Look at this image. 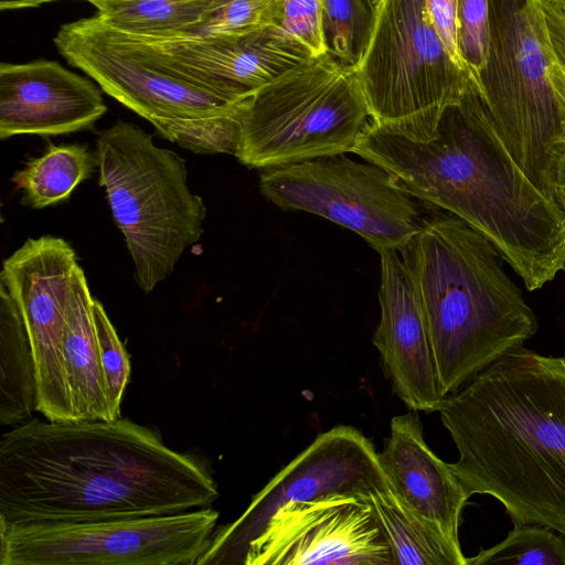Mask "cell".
Here are the masks:
<instances>
[{"instance_id":"6da1fadb","label":"cell","mask_w":565,"mask_h":565,"mask_svg":"<svg viewBox=\"0 0 565 565\" xmlns=\"http://www.w3.org/2000/svg\"><path fill=\"white\" fill-rule=\"evenodd\" d=\"M217 498L202 462L126 418L29 419L0 440V525L174 514Z\"/></svg>"},{"instance_id":"7a4b0ae2","label":"cell","mask_w":565,"mask_h":565,"mask_svg":"<svg viewBox=\"0 0 565 565\" xmlns=\"http://www.w3.org/2000/svg\"><path fill=\"white\" fill-rule=\"evenodd\" d=\"M353 153L395 175L407 191L486 236L530 290L565 266V210L511 157L473 83L416 140L372 121Z\"/></svg>"},{"instance_id":"3957f363","label":"cell","mask_w":565,"mask_h":565,"mask_svg":"<svg viewBox=\"0 0 565 565\" xmlns=\"http://www.w3.org/2000/svg\"><path fill=\"white\" fill-rule=\"evenodd\" d=\"M469 497L499 500L513 524L565 536V355L511 350L448 394L438 409Z\"/></svg>"},{"instance_id":"277c9868","label":"cell","mask_w":565,"mask_h":565,"mask_svg":"<svg viewBox=\"0 0 565 565\" xmlns=\"http://www.w3.org/2000/svg\"><path fill=\"white\" fill-rule=\"evenodd\" d=\"M399 253L419 294L445 396L536 332L498 249L461 218L439 210L423 217Z\"/></svg>"},{"instance_id":"5b68a950","label":"cell","mask_w":565,"mask_h":565,"mask_svg":"<svg viewBox=\"0 0 565 565\" xmlns=\"http://www.w3.org/2000/svg\"><path fill=\"white\" fill-rule=\"evenodd\" d=\"M554 62L541 0H490L488 56L477 88L511 157L553 201L565 148V108L552 79Z\"/></svg>"},{"instance_id":"8992f818","label":"cell","mask_w":565,"mask_h":565,"mask_svg":"<svg viewBox=\"0 0 565 565\" xmlns=\"http://www.w3.org/2000/svg\"><path fill=\"white\" fill-rule=\"evenodd\" d=\"M95 154L99 185L148 294L199 241L206 207L190 191L184 159L134 124L117 120L100 131Z\"/></svg>"},{"instance_id":"52a82bcc","label":"cell","mask_w":565,"mask_h":565,"mask_svg":"<svg viewBox=\"0 0 565 565\" xmlns=\"http://www.w3.org/2000/svg\"><path fill=\"white\" fill-rule=\"evenodd\" d=\"M369 118L354 67L326 53L242 100L236 158L273 169L352 152Z\"/></svg>"},{"instance_id":"ba28073f","label":"cell","mask_w":565,"mask_h":565,"mask_svg":"<svg viewBox=\"0 0 565 565\" xmlns=\"http://www.w3.org/2000/svg\"><path fill=\"white\" fill-rule=\"evenodd\" d=\"M372 35L354 71L370 119L424 140L472 78L436 30L425 0H376Z\"/></svg>"},{"instance_id":"9c48e42d","label":"cell","mask_w":565,"mask_h":565,"mask_svg":"<svg viewBox=\"0 0 565 565\" xmlns=\"http://www.w3.org/2000/svg\"><path fill=\"white\" fill-rule=\"evenodd\" d=\"M218 512L73 523L0 525V565H193Z\"/></svg>"},{"instance_id":"30bf717a","label":"cell","mask_w":565,"mask_h":565,"mask_svg":"<svg viewBox=\"0 0 565 565\" xmlns=\"http://www.w3.org/2000/svg\"><path fill=\"white\" fill-rule=\"evenodd\" d=\"M259 186L278 207L334 222L362 236L379 253L401 252L422 227L414 196L395 175L344 153L266 169Z\"/></svg>"},{"instance_id":"8fae6325","label":"cell","mask_w":565,"mask_h":565,"mask_svg":"<svg viewBox=\"0 0 565 565\" xmlns=\"http://www.w3.org/2000/svg\"><path fill=\"white\" fill-rule=\"evenodd\" d=\"M388 490L373 444L351 426H335L319 434L284 467L236 521L215 530L198 565L241 563L247 544L285 502L327 493L367 498L376 491Z\"/></svg>"},{"instance_id":"7c38bea8","label":"cell","mask_w":565,"mask_h":565,"mask_svg":"<svg viewBox=\"0 0 565 565\" xmlns=\"http://www.w3.org/2000/svg\"><path fill=\"white\" fill-rule=\"evenodd\" d=\"M78 265L72 245L51 235L28 238L2 263L0 282L14 300L31 343L36 411L51 422L75 420L67 386L63 342Z\"/></svg>"},{"instance_id":"4fadbf2b","label":"cell","mask_w":565,"mask_h":565,"mask_svg":"<svg viewBox=\"0 0 565 565\" xmlns=\"http://www.w3.org/2000/svg\"><path fill=\"white\" fill-rule=\"evenodd\" d=\"M245 565H393L366 498L327 493L280 504L247 544Z\"/></svg>"},{"instance_id":"5bb4252c","label":"cell","mask_w":565,"mask_h":565,"mask_svg":"<svg viewBox=\"0 0 565 565\" xmlns=\"http://www.w3.org/2000/svg\"><path fill=\"white\" fill-rule=\"evenodd\" d=\"M99 25L128 52L234 104L312 58L305 46L274 26L239 35L149 39Z\"/></svg>"},{"instance_id":"9a60e30c","label":"cell","mask_w":565,"mask_h":565,"mask_svg":"<svg viewBox=\"0 0 565 565\" xmlns=\"http://www.w3.org/2000/svg\"><path fill=\"white\" fill-rule=\"evenodd\" d=\"M54 43L71 65L148 121L209 117L237 104L128 52L105 35L94 17L62 25Z\"/></svg>"},{"instance_id":"2e32d148","label":"cell","mask_w":565,"mask_h":565,"mask_svg":"<svg viewBox=\"0 0 565 565\" xmlns=\"http://www.w3.org/2000/svg\"><path fill=\"white\" fill-rule=\"evenodd\" d=\"M380 254V322L373 344L396 395L415 412H438L439 386L428 327L411 269L398 250Z\"/></svg>"},{"instance_id":"e0dca14e","label":"cell","mask_w":565,"mask_h":565,"mask_svg":"<svg viewBox=\"0 0 565 565\" xmlns=\"http://www.w3.org/2000/svg\"><path fill=\"white\" fill-rule=\"evenodd\" d=\"M107 111L89 79L56 61L0 65V138L89 130Z\"/></svg>"},{"instance_id":"ac0fdd59","label":"cell","mask_w":565,"mask_h":565,"mask_svg":"<svg viewBox=\"0 0 565 565\" xmlns=\"http://www.w3.org/2000/svg\"><path fill=\"white\" fill-rule=\"evenodd\" d=\"M379 461L395 500L408 512L459 542L461 514L470 498L450 463L424 439L417 412L391 420V435Z\"/></svg>"},{"instance_id":"d6986e66","label":"cell","mask_w":565,"mask_h":565,"mask_svg":"<svg viewBox=\"0 0 565 565\" xmlns=\"http://www.w3.org/2000/svg\"><path fill=\"white\" fill-rule=\"evenodd\" d=\"M93 301L85 274L77 265L63 342L67 386L75 420H114L104 386Z\"/></svg>"},{"instance_id":"ffe728a7","label":"cell","mask_w":565,"mask_h":565,"mask_svg":"<svg viewBox=\"0 0 565 565\" xmlns=\"http://www.w3.org/2000/svg\"><path fill=\"white\" fill-rule=\"evenodd\" d=\"M33 352L18 307L0 282V424L18 426L36 409Z\"/></svg>"},{"instance_id":"44dd1931","label":"cell","mask_w":565,"mask_h":565,"mask_svg":"<svg viewBox=\"0 0 565 565\" xmlns=\"http://www.w3.org/2000/svg\"><path fill=\"white\" fill-rule=\"evenodd\" d=\"M94 18L108 29L136 38L189 35L204 23L222 0H84Z\"/></svg>"},{"instance_id":"7402d4cb","label":"cell","mask_w":565,"mask_h":565,"mask_svg":"<svg viewBox=\"0 0 565 565\" xmlns=\"http://www.w3.org/2000/svg\"><path fill=\"white\" fill-rule=\"evenodd\" d=\"M390 545L394 564L467 565L460 542H455L404 509L391 490L366 498Z\"/></svg>"},{"instance_id":"603a6c76","label":"cell","mask_w":565,"mask_h":565,"mask_svg":"<svg viewBox=\"0 0 565 565\" xmlns=\"http://www.w3.org/2000/svg\"><path fill=\"white\" fill-rule=\"evenodd\" d=\"M96 166V154L86 145L51 143L41 157L28 160L11 181L22 191V204L43 209L67 200Z\"/></svg>"},{"instance_id":"cb8c5ba5","label":"cell","mask_w":565,"mask_h":565,"mask_svg":"<svg viewBox=\"0 0 565 565\" xmlns=\"http://www.w3.org/2000/svg\"><path fill=\"white\" fill-rule=\"evenodd\" d=\"M322 28L327 53L354 66L372 35L376 7L372 0H321Z\"/></svg>"},{"instance_id":"d4e9b609","label":"cell","mask_w":565,"mask_h":565,"mask_svg":"<svg viewBox=\"0 0 565 565\" xmlns=\"http://www.w3.org/2000/svg\"><path fill=\"white\" fill-rule=\"evenodd\" d=\"M241 103L214 116L150 122L161 136L193 152L226 153L236 157L243 135Z\"/></svg>"},{"instance_id":"484cf974","label":"cell","mask_w":565,"mask_h":565,"mask_svg":"<svg viewBox=\"0 0 565 565\" xmlns=\"http://www.w3.org/2000/svg\"><path fill=\"white\" fill-rule=\"evenodd\" d=\"M486 564L565 565V536L542 524H513L502 542L467 558V565Z\"/></svg>"},{"instance_id":"4316f807","label":"cell","mask_w":565,"mask_h":565,"mask_svg":"<svg viewBox=\"0 0 565 565\" xmlns=\"http://www.w3.org/2000/svg\"><path fill=\"white\" fill-rule=\"evenodd\" d=\"M93 318L108 408L111 419H117L130 376V361L103 305L96 299L93 301Z\"/></svg>"},{"instance_id":"83f0119b","label":"cell","mask_w":565,"mask_h":565,"mask_svg":"<svg viewBox=\"0 0 565 565\" xmlns=\"http://www.w3.org/2000/svg\"><path fill=\"white\" fill-rule=\"evenodd\" d=\"M279 2L280 0H222L209 19L186 36L239 35L271 26Z\"/></svg>"},{"instance_id":"f1b7e54d","label":"cell","mask_w":565,"mask_h":565,"mask_svg":"<svg viewBox=\"0 0 565 565\" xmlns=\"http://www.w3.org/2000/svg\"><path fill=\"white\" fill-rule=\"evenodd\" d=\"M490 0H459L457 10V41L461 61L478 84L489 49Z\"/></svg>"},{"instance_id":"f546056e","label":"cell","mask_w":565,"mask_h":565,"mask_svg":"<svg viewBox=\"0 0 565 565\" xmlns=\"http://www.w3.org/2000/svg\"><path fill=\"white\" fill-rule=\"evenodd\" d=\"M271 26L305 46L312 57L327 53L321 0H280Z\"/></svg>"},{"instance_id":"4dcf8cb0","label":"cell","mask_w":565,"mask_h":565,"mask_svg":"<svg viewBox=\"0 0 565 565\" xmlns=\"http://www.w3.org/2000/svg\"><path fill=\"white\" fill-rule=\"evenodd\" d=\"M425 3L430 19L448 52L455 62L467 72L459 54L457 41V10L459 0H425Z\"/></svg>"},{"instance_id":"1f68e13d","label":"cell","mask_w":565,"mask_h":565,"mask_svg":"<svg viewBox=\"0 0 565 565\" xmlns=\"http://www.w3.org/2000/svg\"><path fill=\"white\" fill-rule=\"evenodd\" d=\"M556 62L565 70V0H541Z\"/></svg>"},{"instance_id":"d6a6232c","label":"cell","mask_w":565,"mask_h":565,"mask_svg":"<svg viewBox=\"0 0 565 565\" xmlns=\"http://www.w3.org/2000/svg\"><path fill=\"white\" fill-rule=\"evenodd\" d=\"M555 201L565 210V148L559 156L556 166Z\"/></svg>"},{"instance_id":"836d02e7","label":"cell","mask_w":565,"mask_h":565,"mask_svg":"<svg viewBox=\"0 0 565 565\" xmlns=\"http://www.w3.org/2000/svg\"><path fill=\"white\" fill-rule=\"evenodd\" d=\"M552 79L555 90L565 108V70L556 62V60L552 68Z\"/></svg>"},{"instance_id":"e575fe53","label":"cell","mask_w":565,"mask_h":565,"mask_svg":"<svg viewBox=\"0 0 565 565\" xmlns=\"http://www.w3.org/2000/svg\"><path fill=\"white\" fill-rule=\"evenodd\" d=\"M53 0H0V9L2 11L6 10H19V9H29V8H38L46 2H51Z\"/></svg>"},{"instance_id":"d590c367","label":"cell","mask_w":565,"mask_h":565,"mask_svg":"<svg viewBox=\"0 0 565 565\" xmlns=\"http://www.w3.org/2000/svg\"><path fill=\"white\" fill-rule=\"evenodd\" d=\"M563 271L565 273V266H564V268H563Z\"/></svg>"},{"instance_id":"8d00e7d4","label":"cell","mask_w":565,"mask_h":565,"mask_svg":"<svg viewBox=\"0 0 565 565\" xmlns=\"http://www.w3.org/2000/svg\"><path fill=\"white\" fill-rule=\"evenodd\" d=\"M53 1H56V0H53Z\"/></svg>"}]
</instances>
